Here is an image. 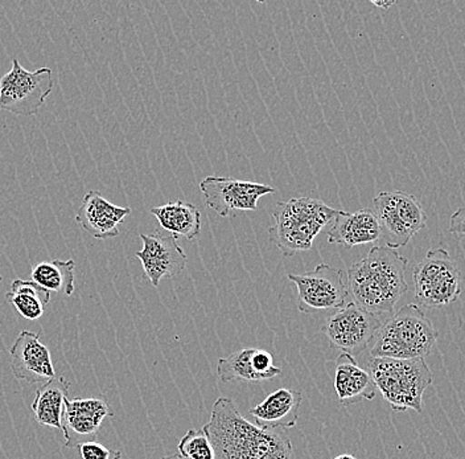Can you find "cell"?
Segmentation results:
<instances>
[{"label":"cell","instance_id":"obj_8","mask_svg":"<svg viewBox=\"0 0 465 459\" xmlns=\"http://www.w3.org/2000/svg\"><path fill=\"white\" fill-rule=\"evenodd\" d=\"M54 86L51 68L29 72L14 59L13 69L0 78V109L22 117L36 115Z\"/></svg>","mask_w":465,"mask_h":459},{"label":"cell","instance_id":"obj_15","mask_svg":"<svg viewBox=\"0 0 465 459\" xmlns=\"http://www.w3.org/2000/svg\"><path fill=\"white\" fill-rule=\"evenodd\" d=\"M131 214V208L119 207L104 199L98 191H90L75 215V223L97 240H109L119 234L118 225Z\"/></svg>","mask_w":465,"mask_h":459},{"label":"cell","instance_id":"obj_23","mask_svg":"<svg viewBox=\"0 0 465 459\" xmlns=\"http://www.w3.org/2000/svg\"><path fill=\"white\" fill-rule=\"evenodd\" d=\"M74 260L40 263L31 273V281L48 290L72 295L74 293Z\"/></svg>","mask_w":465,"mask_h":459},{"label":"cell","instance_id":"obj_13","mask_svg":"<svg viewBox=\"0 0 465 459\" xmlns=\"http://www.w3.org/2000/svg\"><path fill=\"white\" fill-rule=\"evenodd\" d=\"M139 237L143 249L135 255L153 286L158 287L164 278L177 277L187 266V254L173 234L164 236L156 231L153 234H141Z\"/></svg>","mask_w":465,"mask_h":459},{"label":"cell","instance_id":"obj_2","mask_svg":"<svg viewBox=\"0 0 465 459\" xmlns=\"http://www.w3.org/2000/svg\"><path fill=\"white\" fill-rule=\"evenodd\" d=\"M409 261L391 246L377 245L366 257L348 269V295L369 313H391L409 284L405 274Z\"/></svg>","mask_w":465,"mask_h":459},{"label":"cell","instance_id":"obj_11","mask_svg":"<svg viewBox=\"0 0 465 459\" xmlns=\"http://www.w3.org/2000/svg\"><path fill=\"white\" fill-rule=\"evenodd\" d=\"M206 205L221 217L234 212L257 211L258 200L264 195L275 194L276 188L262 183L223 176H208L200 183Z\"/></svg>","mask_w":465,"mask_h":459},{"label":"cell","instance_id":"obj_4","mask_svg":"<svg viewBox=\"0 0 465 459\" xmlns=\"http://www.w3.org/2000/svg\"><path fill=\"white\" fill-rule=\"evenodd\" d=\"M368 368L374 385L392 411L423 412V394L432 384V372L426 360L371 357Z\"/></svg>","mask_w":465,"mask_h":459},{"label":"cell","instance_id":"obj_10","mask_svg":"<svg viewBox=\"0 0 465 459\" xmlns=\"http://www.w3.org/2000/svg\"><path fill=\"white\" fill-rule=\"evenodd\" d=\"M381 326L380 316L351 302L328 319L322 333L334 348L357 356L373 343Z\"/></svg>","mask_w":465,"mask_h":459},{"label":"cell","instance_id":"obj_27","mask_svg":"<svg viewBox=\"0 0 465 459\" xmlns=\"http://www.w3.org/2000/svg\"><path fill=\"white\" fill-rule=\"evenodd\" d=\"M374 5L377 7L383 8V10H389V8L392 7L395 5L394 0H391V2H378V0H371Z\"/></svg>","mask_w":465,"mask_h":459},{"label":"cell","instance_id":"obj_30","mask_svg":"<svg viewBox=\"0 0 465 459\" xmlns=\"http://www.w3.org/2000/svg\"><path fill=\"white\" fill-rule=\"evenodd\" d=\"M3 278H2V275H0V282H2Z\"/></svg>","mask_w":465,"mask_h":459},{"label":"cell","instance_id":"obj_26","mask_svg":"<svg viewBox=\"0 0 465 459\" xmlns=\"http://www.w3.org/2000/svg\"><path fill=\"white\" fill-rule=\"evenodd\" d=\"M450 232L458 240L465 237V207L459 208L453 212L450 219Z\"/></svg>","mask_w":465,"mask_h":459},{"label":"cell","instance_id":"obj_5","mask_svg":"<svg viewBox=\"0 0 465 459\" xmlns=\"http://www.w3.org/2000/svg\"><path fill=\"white\" fill-rule=\"evenodd\" d=\"M438 333L431 319L418 304L401 307L378 331L371 357L391 359H426L434 348Z\"/></svg>","mask_w":465,"mask_h":459},{"label":"cell","instance_id":"obj_22","mask_svg":"<svg viewBox=\"0 0 465 459\" xmlns=\"http://www.w3.org/2000/svg\"><path fill=\"white\" fill-rule=\"evenodd\" d=\"M257 348H242L231 355L221 357L217 364V377L220 382L260 383L270 380L257 365Z\"/></svg>","mask_w":465,"mask_h":459},{"label":"cell","instance_id":"obj_6","mask_svg":"<svg viewBox=\"0 0 465 459\" xmlns=\"http://www.w3.org/2000/svg\"><path fill=\"white\" fill-rule=\"evenodd\" d=\"M415 299L429 309L455 304L461 294V274L458 264L446 249H432L414 267Z\"/></svg>","mask_w":465,"mask_h":459},{"label":"cell","instance_id":"obj_28","mask_svg":"<svg viewBox=\"0 0 465 459\" xmlns=\"http://www.w3.org/2000/svg\"><path fill=\"white\" fill-rule=\"evenodd\" d=\"M160 459H188V458L183 457V455H180V454H173V455H165V457H162Z\"/></svg>","mask_w":465,"mask_h":459},{"label":"cell","instance_id":"obj_1","mask_svg":"<svg viewBox=\"0 0 465 459\" xmlns=\"http://www.w3.org/2000/svg\"><path fill=\"white\" fill-rule=\"evenodd\" d=\"M214 459H291L292 444L284 429L250 423L228 397H218L205 425Z\"/></svg>","mask_w":465,"mask_h":459},{"label":"cell","instance_id":"obj_29","mask_svg":"<svg viewBox=\"0 0 465 459\" xmlns=\"http://www.w3.org/2000/svg\"><path fill=\"white\" fill-rule=\"evenodd\" d=\"M333 459H357V458L351 454H341V455H337V457H334Z\"/></svg>","mask_w":465,"mask_h":459},{"label":"cell","instance_id":"obj_20","mask_svg":"<svg viewBox=\"0 0 465 459\" xmlns=\"http://www.w3.org/2000/svg\"><path fill=\"white\" fill-rule=\"evenodd\" d=\"M150 214L158 219L160 225L173 236H183L187 240H194L202 232V212L192 203H167L150 209Z\"/></svg>","mask_w":465,"mask_h":459},{"label":"cell","instance_id":"obj_14","mask_svg":"<svg viewBox=\"0 0 465 459\" xmlns=\"http://www.w3.org/2000/svg\"><path fill=\"white\" fill-rule=\"evenodd\" d=\"M42 333L22 331L10 350V365L15 379L29 384L51 382L56 377L51 351L40 341Z\"/></svg>","mask_w":465,"mask_h":459},{"label":"cell","instance_id":"obj_12","mask_svg":"<svg viewBox=\"0 0 465 459\" xmlns=\"http://www.w3.org/2000/svg\"><path fill=\"white\" fill-rule=\"evenodd\" d=\"M107 417H114V411L104 396L66 399L61 418V426L65 435L64 446L74 449L80 444L94 441L102 423Z\"/></svg>","mask_w":465,"mask_h":459},{"label":"cell","instance_id":"obj_18","mask_svg":"<svg viewBox=\"0 0 465 459\" xmlns=\"http://www.w3.org/2000/svg\"><path fill=\"white\" fill-rule=\"evenodd\" d=\"M334 391L342 405L373 400L377 388L368 371L360 367L354 356L341 354L334 370Z\"/></svg>","mask_w":465,"mask_h":459},{"label":"cell","instance_id":"obj_9","mask_svg":"<svg viewBox=\"0 0 465 459\" xmlns=\"http://www.w3.org/2000/svg\"><path fill=\"white\" fill-rule=\"evenodd\" d=\"M298 287V309L303 314L341 309L347 301L344 270L322 264L303 274L287 275Z\"/></svg>","mask_w":465,"mask_h":459},{"label":"cell","instance_id":"obj_21","mask_svg":"<svg viewBox=\"0 0 465 459\" xmlns=\"http://www.w3.org/2000/svg\"><path fill=\"white\" fill-rule=\"evenodd\" d=\"M5 299L23 318L37 321L45 313V306L51 301V292L34 281L15 280Z\"/></svg>","mask_w":465,"mask_h":459},{"label":"cell","instance_id":"obj_3","mask_svg":"<svg viewBox=\"0 0 465 459\" xmlns=\"http://www.w3.org/2000/svg\"><path fill=\"white\" fill-rule=\"evenodd\" d=\"M336 214L337 209L320 199L299 197L279 202L272 211L274 224L269 228V240L286 257L310 251L316 236Z\"/></svg>","mask_w":465,"mask_h":459},{"label":"cell","instance_id":"obj_25","mask_svg":"<svg viewBox=\"0 0 465 459\" xmlns=\"http://www.w3.org/2000/svg\"><path fill=\"white\" fill-rule=\"evenodd\" d=\"M80 458L78 459H121L122 453L119 450H112L95 441H90L78 446Z\"/></svg>","mask_w":465,"mask_h":459},{"label":"cell","instance_id":"obj_19","mask_svg":"<svg viewBox=\"0 0 465 459\" xmlns=\"http://www.w3.org/2000/svg\"><path fill=\"white\" fill-rule=\"evenodd\" d=\"M71 385L65 377H54L37 388L31 409L39 425L63 430L61 418Z\"/></svg>","mask_w":465,"mask_h":459},{"label":"cell","instance_id":"obj_7","mask_svg":"<svg viewBox=\"0 0 465 459\" xmlns=\"http://www.w3.org/2000/svg\"><path fill=\"white\" fill-rule=\"evenodd\" d=\"M373 205L371 211L380 223L381 238H385L386 246L397 251L426 226V212L414 195L386 191L374 197Z\"/></svg>","mask_w":465,"mask_h":459},{"label":"cell","instance_id":"obj_16","mask_svg":"<svg viewBox=\"0 0 465 459\" xmlns=\"http://www.w3.org/2000/svg\"><path fill=\"white\" fill-rule=\"evenodd\" d=\"M328 243L341 245L344 249L381 240V226L371 209L356 212L337 211L327 232Z\"/></svg>","mask_w":465,"mask_h":459},{"label":"cell","instance_id":"obj_17","mask_svg":"<svg viewBox=\"0 0 465 459\" xmlns=\"http://www.w3.org/2000/svg\"><path fill=\"white\" fill-rule=\"evenodd\" d=\"M302 392L295 389L281 388L272 392L261 404L250 409V415L261 428L290 429L299 420Z\"/></svg>","mask_w":465,"mask_h":459},{"label":"cell","instance_id":"obj_24","mask_svg":"<svg viewBox=\"0 0 465 459\" xmlns=\"http://www.w3.org/2000/svg\"><path fill=\"white\" fill-rule=\"evenodd\" d=\"M179 454L188 459H214V449L205 426L191 429L180 440Z\"/></svg>","mask_w":465,"mask_h":459}]
</instances>
